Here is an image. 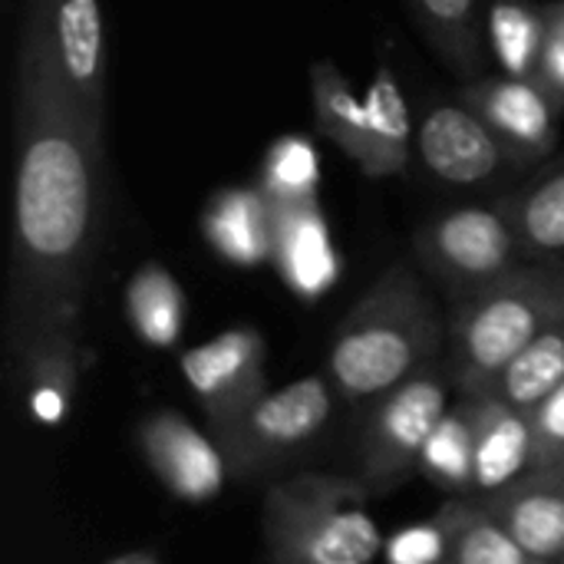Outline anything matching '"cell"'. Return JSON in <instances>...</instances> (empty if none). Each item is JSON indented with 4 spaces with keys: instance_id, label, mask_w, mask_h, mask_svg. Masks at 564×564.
Instances as JSON below:
<instances>
[{
    "instance_id": "obj_23",
    "label": "cell",
    "mask_w": 564,
    "mask_h": 564,
    "mask_svg": "<svg viewBox=\"0 0 564 564\" xmlns=\"http://www.w3.org/2000/svg\"><path fill=\"white\" fill-rule=\"evenodd\" d=\"M564 380V317L542 330L499 377L496 393L512 406L535 413V406Z\"/></svg>"
},
{
    "instance_id": "obj_27",
    "label": "cell",
    "mask_w": 564,
    "mask_h": 564,
    "mask_svg": "<svg viewBox=\"0 0 564 564\" xmlns=\"http://www.w3.org/2000/svg\"><path fill=\"white\" fill-rule=\"evenodd\" d=\"M383 552H387V558L393 564L446 562V555H449L446 529L433 516L430 522H420V525H410V529L390 535L387 545H383Z\"/></svg>"
},
{
    "instance_id": "obj_14",
    "label": "cell",
    "mask_w": 564,
    "mask_h": 564,
    "mask_svg": "<svg viewBox=\"0 0 564 564\" xmlns=\"http://www.w3.org/2000/svg\"><path fill=\"white\" fill-rule=\"evenodd\" d=\"M271 212H274L271 264L278 268L281 281L294 297L317 301L337 284L344 271L321 198L271 205Z\"/></svg>"
},
{
    "instance_id": "obj_30",
    "label": "cell",
    "mask_w": 564,
    "mask_h": 564,
    "mask_svg": "<svg viewBox=\"0 0 564 564\" xmlns=\"http://www.w3.org/2000/svg\"><path fill=\"white\" fill-rule=\"evenodd\" d=\"M162 555L159 552H122V555H112L109 564H159Z\"/></svg>"
},
{
    "instance_id": "obj_9",
    "label": "cell",
    "mask_w": 564,
    "mask_h": 564,
    "mask_svg": "<svg viewBox=\"0 0 564 564\" xmlns=\"http://www.w3.org/2000/svg\"><path fill=\"white\" fill-rule=\"evenodd\" d=\"M178 370L215 436L268 393V344L254 327H228L185 350Z\"/></svg>"
},
{
    "instance_id": "obj_20",
    "label": "cell",
    "mask_w": 564,
    "mask_h": 564,
    "mask_svg": "<svg viewBox=\"0 0 564 564\" xmlns=\"http://www.w3.org/2000/svg\"><path fill=\"white\" fill-rule=\"evenodd\" d=\"M525 258L564 254V162L502 198Z\"/></svg>"
},
{
    "instance_id": "obj_16",
    "label": "cell",
    "mask_w": 564,
    "mask_h": 564,
    "mask_svg": "<svg viewBox=\"0 0 564 564\" xmlns=\"http://www.w3.org/2000/svg\"><path fill=\"white\" fill-rule=\"evenodd\" d=\"M476 397V496H492L535 469L532 413L496 390Z\"/></svg>"
},
{
    "instance_id": "obj_29",
    "label": "cell",
    "mask_w": 564,
    "mask_h": 564,
    "mask_svg": "<svg viewBox=\"0 0 564 564\" xmlns=\"http://www.w3.org/2000/svg\"><path fill=\"white\" fill-rule=\"evenodd\" d=\"M535 79L558 106H564V0L545 7V40Z\"/></svg>"
},
{
    "instance_id": "obj_5",
    "label": "cell",
    "mask_w": 564,
    "mask_h": 564,
    "mask_svg": "<svg viewBox=\"0 0 564 564\" xmlns=\"http://www.w3.org/2000/svg\"><path fill=\"white\" fill-rule=\"evenodd\" d=\"M311 102L317 132L347 152L367 178H390L406 172L413 152L410 106L400 79L383 66L370 93L360 99L350 79L330 63H311Z\"/></svg>"
},
{
    "instance_id": "obj_3",
    "label": "cell",
    "mask_w": 564,
    "mask_h": 564,
    "mask_svg": "<svg viewBox=\"0 0 564 564\" xmlns=\"http://www.w3.org/2000/svg\"><path fill=\"white\" fill-rule=\"evenodd\" d=\"M564 317V264L525 258L496 284L466 297L449 327V380L456 393H492L506 367Z\"/></svg>"
},
{
    "instance_id": "obj_26",
    "label": "cell",
    "mask_w": 564,
    "mask_h": 564,
    "mask_svg": "<svg viewBox=\"0 0 564 564\" xmlns=\"http://www.w3.org/2000/svg\"><path fill=\"white\" fill-rule=\"evenodd\" d=\"M426 30L443 46L449 59L463 69L479 63V33H476V3L479 0H413Z\"/></svg>"
},
{
    "instance_id": "obj_18",
    "label": "cell",
    "mask_w": 564,
    "mask_h": 564,
    "mask_svg": "<svg viewBox=\"0 0 564 564\" xmlns=\"http://www.w3.org/2000/svg\"><path fill=\"white\" fill-rule=\"evenodd\" d=\"M436 519L446 529L453 564H532V555L516 542L502 519L482 496H453Z\"/></svg>"
},
{
    "instance_id": "obj_8",
    "label": "cell",
    "mask_w": 564,
    "mask_h": 564,
    "mask_svg": "<svg viewBox=\"0 0 564 564\" xmlns=\"http://www.w3.org/2000/svg\"><path fill=\"white\" fill-rule=\"evenodd\" d=\"M423 268L463 304L509 274L525 254L499 205H463L433 215L413 235Z\"/></svg>"
},
{
    "instance_id": "obj_17",
    "label": "cell",
    "mask_w": 564,
    "mask_h": 564,
    "mask_svg": "<svg viewBox=\"0 0 564 564\" xmlns=\"http://www.w3.org/2000/svg\"><path fill=\"white\" fill-rule=\"evenodd\" d=\"M202 235L228 264L258 268L271 261L274 212L258 185H228L212 192L202 208Z\"/></svg>"
},
{
    "instance_id": "obj_25",
    "label": "cell",
    "mask_w": 564,
    "mask_h": 564,
    "mask_svg": "<svg viewBox=\"0 0 564 564\" xmlns=\"http://www.w3.org/2000/svg\"><path fill=\"white\" fill-rule=\"evenodd\" d=\"M545 40V10L525 0H496L489 10V43L509 76L535 79Z\"/></svg>"
},
{
    "instance_id": "obj_28",
    "label": "cell",
    "mask_w": 564,
    "mask_h": 564,
    "mask_svg": "<svg viewBox=\"0 0 564 564\" xmlns=\"http://www.w3.org/2000/svg\"><path fill=\"white\" fill-rule=\"evenodd\" d=\"M535 469H555L564 463V380L535 406Z\"/></svg>"
},
{
    "instance_id": "obj_12",
    "label": "cell",
    "mask_w": 564,
    "mask_h": 564,
    "mask_svg": "<svg viewBox=\"0 0 564 564\" xmlns=\"http://www.w3.org/2000/svg\"><path fill=\"white\" fill-rule=\"evenodd\" d=\"M416 149L423 165L449 185H482L506 165H516L506 142L463 99L426 112L416 132Z\"/></svg>"
},
{
    "instance_id": "obj_10",
    "label": "cell",
    "mask_w": 564,
    "mask_h": 564,
    "mask_svg": "<svg viewBox=\"0 0 564 564\" xmlns=\"http://www.w3.org/2000/svg\"><path fill=\"white\" fill-rule=\"evenodd\" d=\"M459 99L476 109L506 142L516 165H532L558 145V102L529 76H486L459 89Z\"/></svg>"
},
{
    "instance_id": "obj_1",
    "label": "cell",
    "mask_w": 564,
    "mask_h": 564,
    "mask_svg": "<svg viewBox=\"0 0 564 564\" xmlns=\"http://www.w3.org/2000/svg\"><path fill=\"white\" fill-rule=\"evenodd\" d=\"M17 175L7 288V367L13 377L56 337H83V311L102 225L99 139L69 96L46 26L30 0L17 43Z\"/></svg>"
},
{
    "instance_id": "obj_2",
    "label": "cell",
    "mask_w": 564,
    "mask_h": 564,
    "mask_svg": "<svg viewBox=\"0 0 564 564\" xmlns=\"http://www.w3.org/2000/svg\"><path fill=\"white\" fill-rule=\"evenodd\" d=\"M440 350V311L423 281L406 264H397L337 324L327 367L344 400L367 403L436 364Z\"/></svg>"
},
{
    "instance_id": "obj_24",
    "label": "cell",
    "mask_w": 564,
    "mask_h": 564,
    "mask_svg": "<svg viewBox=\"0 0 564 564\" xmlns=\"http://www.w3.org/2000/svg\"><path fill=\"white\" fill-rule=\"evenodd\" d=\"M254 185L271 205L321 198V155L307 135H281L268 145Z\"/></svg>"
},
{
    "instance_id": "obj_4",
    "label": "cell",
    "mask_w": 564,
    "mask_h": 564,
    "mask_svg": "<svg viewBox=\"0 0 564 564\" xmlns=\"http://www.w3.org/2000/svg\"><path fill=\"white\" fill-rule=\"evenodd\" d=\"M364 479L301 473L264 492L261 539L278 564H367L387 539L367 512Z\"/></svg>"
},
{
    "instance_id": "obj_7",
    "label": "cell",
    "mask_w": 564,
    "mask_h": 564,
    "mask_svg": "<svg viewBox=\"0 0 564 564\" xmlns=\"http://www.w3.org/2000/svg\"><path fill=\"white\" fill-rule=\"evenodd\" d=\"M449 370L423 367L406 383L373 400V413L360 433V479L370 492H393L420 473L430 433L453 403Z\"/></svg>"
},
{
    "instance_id": "obj_22",
    "label": "cell",
    "mask_w": 564,
    "mask_h": 564,
    "mask_svg": "<svg viewBox=\"0 0 564 564\" xmlns=\"http://www.w3.org/2000/svg\"><path fill=\"white\" fill-rule=\"evenodd\" d=\"M79 370H83V337H56L26 364V370L17 380L23 383L26 406L40 423L56 426L66 416L79 387Z\"/></svg>"
},
{
    "instance_id": "obj_6",
    "label": "cell",
    "mask_w": 564,
    "mask_h": 564,
    "mask_svg": "<svg viewBox=\"0 0 564 564\" xmlns=\"http://www.w3.org/2000/svg\"><path fill=\"white\" fill-rule=\"evenodd\" d=\"M337 387L330 377L307 373L254 400L228 430L215 433L231 476H264L304 453L330 423Z\"/></svg>"
},
{
    "instance_id": "obj_13",
    "label": "cell",
    "mask_w": 564,
    "mask_h": 564,
    "mask_svg": "<svg viewBox=\"0 0 564 564\" xmlns=\"http://www.w3.org/2000/svg\"><path fill=\"white\" fill-rule=\"evenodd\" d=\"M59 76L89 129L106 139V30L99 0H43Z\"/></svg>"
},
{
    "instance_id": "obj_19",
    "label": "cell",
    "mask_w": 564,
    "mask_h": 564,
    "mask_svg": "<svg viewBox=\"0 0 564 564\" xmlns=\"http://www.w3.org/2000/svg\"><path fill=\"white\" fill-rule=\"evenodd\" d=\"M420 476L449 492L476 496V397L459 393L426 440Z\"/></svg>"
},
{
    "instance_id": "obj_15",
    "label": "cell",
    "mask_w": 564,
    "mask_h": 564,
    "mask_svg": "<svg viewBox=\"0 0 564 564\" xmlns=\"http://www.w3.org/2000/svg\"><path fill=\"white\" fill-rule=\"evenodd\" d=\"M532 562H564V469H532L482 496Z\"/></svg>"
},
{
    "instance_id": "obj_21",
    "label": "cell",
    "mask_w": 564,
    "mask_h": 564,
    "mask_svg": "<svg viewBox=\"0 0 564 564\" xmlns=\"http://www.w3.org/2000/svg\"><path fill=\"white\" fill-rule=\"evenodd\" d=\"M185 291L165 264L145 261L129 278L126 321L149 347H172L185 327Z\"/></svg>"
},
{
    "instance_id": "obj_31",
    "label": "cell",
    "mask_w": 564,
    "mask_h": 564,
    "mask_svg": "<svg viewBox=\"0 0 564 564\" xmlns=\"http://www.w3.org/2000/svg\"><path fill=\"white\" fill-rule=\"evenodd\" d=\"M562 469H564V463H562Z\"/></svg>"
},
{
    "instance_id": "obj_11",
    "label": "cell",
    "mask_w": 564,
    "mask_h": 564,
    "mask_svg": "<svg viewBox=\"0 0 564 564\" xmlns=\"http://www.w3.org/2000/svg\"><path fill=\"white\" fill-rule=\"evenodd\" d=\"M139 449L152 476L182 502H212L231 473L215 436L198 433L182 413L155 410L139 423Z\"/></svg>"
}]
</instances>
